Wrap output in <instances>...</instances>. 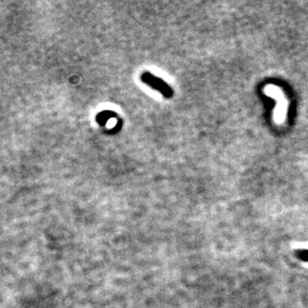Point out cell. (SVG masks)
I'll return each mask as SVG.
<instances>
[{
	"label": "cell",
	"instance_id": "obj_1",
	"mask_svg": "<svg viewBox=\"0 0 308 308\" xmlns=\"http://www.w3.org/2000/svg\"><path fill=\"white\" fill-rule=\"evenodd\" d=\"M141 80L146 85L152 87L155 90H158L160 93H162L165 97H171L173 95L172 89L169 87L167 83H165L162 79L155 77L154 75L145 72L141 75Z\"/></svg>",
	"mask_w": 308,
	"mask_h": 308
}]
</instances>
